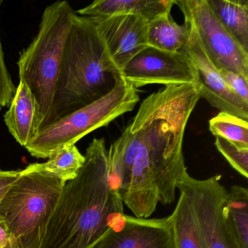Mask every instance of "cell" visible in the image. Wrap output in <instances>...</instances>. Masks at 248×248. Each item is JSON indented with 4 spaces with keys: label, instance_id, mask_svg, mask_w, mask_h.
<instances>
[{
    "label": "cell",
    "instance_id": "obj_3",
    "mask_svg": "<svg viewBox=\"0 0 248 248\" xmlns=\"http://www.w3.org/2000/svg\"><path fill=\"white\" fill-rule=\"evenodd\" d=\"M121 77L95 23L75 12L47 126L107 95Z\"/></svg>",
    "mask_w": 248,
    "mask_h": 248
},
{
    "label": "cell",
    "instance_id": "obj_26",
    "mask_svg": "<svg viewBox=\"0 0 248 248\" xmlns=\"http://www.w3.org/2000/svg\"><path fill=\"white\" fill-rule=\"evenodd\" d=\"M1 108H1V107H0V111H1Z\"/></svg>",
    "mask_w": 248,
    "mask_h": 248
},
{
    "label": "cell",
    "instance_id": "obj_9",
    "mask_svg": "<svg viewBox=\"0 0 248 248\" xmlns=\"http://www.w3.org/2000/svg\"><path fill=\"white\" fill-rule=\"evenodd\" d=\"M122 77L136 89L159 84L198 85L197 71L184 52H169L147 46L122 69Z\"/></svg>",
    "mask_w": 248,
    "mask_h": 248
},
{
    "label": "cell",
    "instance_id": "obj_13",
    "mask_svg": "<svg viewBox=\"0 0 248 248\" xmlns=\"http://www.w3.org/2000/svg\"><path fill=\"white\" fill-rule=\"evenodd\" d=\"M4 120L10 133L24 148L37 136L38 106L26 82L20 81Z\"/></svg>",
    "mask_w": 248,
    "mask_h": 248
},
{
    "label": "cell",
    "instance_id": "obj_14",
    "mask_svg": "<svg viewBox=\"0 0 248 248\" xmlns=\"http://www.w3.org/2000/svg\"><path fill=\"white\" fill-rule=\"evenodd\" d=\"M175 0H96L75 11L81 16L97 18L117 15L140 16L147 19L170 13Z\"/></svg>",
    "mask_w": 248,
    "mask_h": 248
},
{
    "label": "cell",
    "instance_id": "obj_19",
    "mask_svg": "<svg viewBox=\"0 0 248 248\" xmlns=\"http://www.w3.org/2000/svg\"><path fill=\"white\" fill-rule=\"evenodd\" d=\"M171 217L176 248H206L191 203L183 193Z\"/></svg>",
    "mask_w": 248,
    "mask_h": 248
},
{
    "label": "cell",
    "instance_id": "obj_1",
    "mask_svg": "<svg viewBox=\"0 0 248 248\" xmlns=\"http://www.w3.org/2000/svg\"><path fill=\"white\" fill-rule=\"evenodd\" d=\"M84 156L83 166L63 186L41 248H91L124 214L110 185L104 139H94Z\"/></svg>",
    "mask_w": 248,
    "mask_h": 248
},
{
    "label": "cell",
    "instance_id": "obj_23",
    "mask_svg": "<svg viewBox=\"0 0 248 248\" xmlns=\"http://www.w3.org/2000/svg\"><path fill=\"white\" fill-rule=\"evenodd\" d=\"M226 85L242 101L248 104V79L242 75L230 71L220 69L218 70Z\"/></svg>",
    "mask_w": 248,
    "mask_h": 248
},
{
    "label": "cell",
    "instance_id": "obj_4",
    "mask_svg": "<svg viewBox=\"0 0 248 248\" xmlns=\"http://www.w3.org/2000/svg\"><path fill=\"white\" fill-rule=\"evenodd\" d=\"M75 14L66 1L46 7L37 35L20 53V81L28 85L38 106L37 135L47 126Z\"/></svg>",
    "mask_w": 248,
    "mask_h": 248
},
{
    "label": "cell",
    "instance_id": "obj_22",
    "mask_svg": "<svg viewBox=\"0 0 248 248\" xmlns=\"http://www.w3.org/2000/svg\"><path fill=\"white\" fill-rule=\"evenodd\" d=\"M16 88L8 72L4 56L2 43L0 40V107H6L11 104Z\"/></svg>",
    "mask_w": 248,
    "mask_h": 248
},
{
    "label": "cell",
    "instance_id": "obj_21",
    "mask_svg": "<svg viewBox=\"0 0 248 248\" xmlns=\"http://www.w3.org/2000/svg\"><path fill=\"white\" fill-rule=\"evenodd\" d=\"M215 145L229 165L244 178H248V149L238 147L232 142L220 137H216Z\"/></svg>",
    "mask_w": 248,
    "mask_h": 248
},
{
    "label": "cell",
    "instance_id": "obj_18",
    "mask_svg": "<svg viewBox=\"0 0 248 248\" xmlns=\"http://www.w3.org/2000/svg\"><path fill=\"white\" fill-rule=\"evenodd\" d=\"M226 224L239 248H248V191L241 186H232L223 207Z\"/></svg>",
    "mask_w": 248,
    "mask_h": 248
},
{
    "label": "cell",
    "instance_id": "obj_11",
    "mask_svg": "<svg viewBox=\"0 0 248 248\" xmlns=\"http://www.w3.org/2000/svg\"><path fill=\"white\" fill-rule=\"evenodd\" d=\"M190 27L189 37L181 51L190 58L197 71L200 98L205 99L220 112L248 121V104L228 87L219 71L204 53L195 31Z\"/></svg>",
    "mask_w": 248,
    "mask_h": 248
},
{
    "label": "cell",
    "instance_id": "obj_8",
    "mask_svg": "<svg viewBox=\"0 0 248 248\" xmlns=\"http://www.w3.org/2000/svg\"><path fill=\"white\" fill-rule=\"evenodd\" d=\"M221 175L198 180L186 172L177 189L191 203L206 248H239L226 224L223 207L227 190L220 184Z\"/></svg>",
    "mask_w": 248,
    "mask_h": 248
},
{
    "label": "cell",
    "instance_id": "obj_6",
    "mask_svg": "<svg viewBox=\"0 0 248 248\" xmlns=\"http://www.w3.org/2000/svg\"><path fill=\"white\" fill-rule=\"evenodd\" d=\"M139 101L137 89L121 77L107 95L47 126L26 149L34 157L48 158L56 149L76 144L91 132L130 112Z\"/></svg>",
    "mask_w": 248,
    "mask_h": 248
},
{
    "label": "cell",
    "instance_id": "obj_7",
    "mask_svg": "<svg viewBox=\"0 0 248 248\" xmlns=\"http://www.w3.org/2000/svg\"><path fill=\"white\" fill-rule=\"evenodd\" d=\"M185 22L194 30L209 60L217 70L225 69L248 79V53L220 24L207 0H175Z\"/></svg>",
    "mask_w": 248,
    "mask_h": 248
},
{
    "label": "cell",
    "instance_id": "obj_25",
    "mask_svg": "<svg viewBox=\"0 0 248 248\" xmlns=\"http://www.w3.org/2000/svg\"><path fill=\"white\" fill-rule=\"evenodd\" d=\"M0 248H21L14 235L0 219Z\"/></svg>",
    "mask_w": 248,
    "mask_h": 248
},
{
    "label": "cell",
    "instance_id": "obj_24",
    "mask_svg": "<svg viewBox=\"0 0 248 248\" xmlns=\"http://www.w3.org/2000/svg\"><path fill=\"white\" fill-rule=\"evenodd\" d=\"M20 171L0 169V202L12 184L19 177Z\"/></svg>",
    "mask_w": 248,
    "mask_h": 248
},
{
    "label": "cell",
    "instance_id": "obj_2",
    "mask_svg": "<svg viewBox=\"0 0 248 248\" xmlns=\"http://www.w3.org/2000/svg\"><path fill=\"white\" fill-rule=\"evenodd\" d=\"M200 98L197 85H168L143 100L127 126L139 139L135 162L149 165L162 204L175 201L177 184L187 172L184 133Z\"/></svg>",
    "mask_w": 248,
    "mask_h": 248
},
{
    "label": "cell",
    "instance_id": "obj_16",
    "mask_svg": "<svg viewBox=\"0 0 248 248\" xmlns=\"http://www.w3.org/2000/svg\"><path fill=\"white\" fill-rule=\"evenodd\" d=\"M225 30L248 53V0H207Z\"/></svg>",
    "mask_w": 248,
    "mask_h": 248
},
{
    "label": "cell",
    "instance_id": "obj_15",
    "mask_svg": "<svg viewBox=\"0 0 248 248\" xmlns=\"http://www.w3.org/2000/svg\"><path fill=\"white\" fill-rule=\"evenodd\" d=\"M191 32L188 23L177 24L170 13L162 14L148 23V46L169 52H180L185 47Z\"/></svg>",
    "mask_w": 248,
    "mask_h": 248
},
{
    "label": "cell",
    "instance_id": "obj_12",
    "mask_svg": "<svg viewBox=\"0 0 248 248\" xmlns=\"http://www.w3.org/2000/svg\"><path fill=\"white\" fill-rule=\"evenodd\" d=\"M91 18L121 71L129 61L148 46L149 21L143 17L117 15Z\"/></svg>",
    "mask_w": 248,
    "mask_h": 248
},
{
    "label": "cell",
    "instance_id": "obj_17",
    "mask_svg": "<svg viewBox=\"0 0 248 248\" xmlns=\"http://www.w3.org/2000/svg\"><path fill=\"white\" fill-rule=\"evenodd\" d=\"M85 160L76 145H66L52 152L47 162L31 164L23 170L47 172L66 183L77 176Z\"/></svg>",
    "mask_w": 248,
    "mask_h": 248
},
{
    "label": "cell",
    "instance_id": "obj_20",
    "mask_svg": "<svg viewBox=\"0 0 248 248\" xmlns=\"http://www.w3.org/2000/svg\"><path fill=\"white\" fill-rule=\"evenodd\" d=\"M209 129L215 137L232 142L238 147L248 149V121L228 113L220 112L209 122Z\"/></svg>",
    "mask_w": 248,
    "mask_h": 248
},
{
    "label": "cell",
    "instance_id": "obj_5",
    "mask_svg": "<svg viewBox=\"0 0 248 248\" xmlns=\"http://www.w3.org/2000/svg\"><path fill=\"white\" fill-rule=\"evenodd\" d=\"M66 182L43 172H24L0 202V219L21 248H41Z\"/></svg>",
    "mask_w": 248,
    "mask_h": 248
},
{
    "label": "cell",
    "instance_id": "obj_10",
    "mask_svg": "<svg viewBox=\"0 0 248 248\" xmlns=\"http://www.w3.org/2000/svg\"><path fill=\"white\" fill-rule=\"evenodd\" d=\"M91 248H176L171 215L162 218L123 215Z\"/></svg>",
    "mask_w": 248,
    "mask_h": 248
}]
</instances>
